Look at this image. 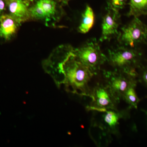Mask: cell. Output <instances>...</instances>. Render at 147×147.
<instances>
[{
  "label": "cell",
  "instance_id": "cell-1",
  "mask_svg": "<svg viewBox=\"0 0 147 147\" xmlns=\"http://www.w3.org/2000/svg\"><path fill=\"white\" fill-rule=\"evenodd\" d=\"M72 48L69 45L57 47L42 62V67L57 86L63 84L68 92L90 97L92 89L89 84L95 74L76 59Z\"/></svg>",
  "mask_w": 147,
  "mask_h": 147
},
{
  "label": "cell",
  "instance_id": "cell-2",
  "mask_svg": "<svg viewBox=\"0 0 147 147\" xmlns=\"http://www.w3.org/2000/svg\"><path fill=\"white\" fill-rule=\"evenodd\" d=\"M107 61L115 69L137 78L136 69L141 67L142 54L135 48L119 46L108 50Z\"/></svg>",
  "mask_w": 147,
  "mask_h": 147
},
{
  "label": "cell",
  "instance_id": "cell-3",
  "mask_svg": "<svg viewBox=\"0 0 147 147\" xmlns=\"http://www.w3.org/2000/svg\"><path fill=\"white\" fill-rule=\"evenodd\" d=\"M62 6L58 0H34L30 7L31 20L55 28L64 14Z\"/></svg>",
  "mask_w": 147,
  "mask_h": 147
},
{
  "label": "cell",
  "instance_id": "cell-4",
  "mask_svg": "<svg viewBox=\"0 0 147 147\" xmlns=\"http://www.w3.org/2000/svg\"><path fill=\"white\" fill-rule=\"evenodd\" d=\"M71 52L78 60L89 69L95 75L100 71L101 66L108 60L107 56L102 53L95 38L89 40L82 47L72 48Z\"/></svg>",
  "mask_w": 147,
  "mask_h": 147
},
{
  "label": "cell",
  "instance_id": "cell-5",
  "mask_svg": "<svg viewBox=\"0 0 147 147\" xmlns=\"http://www.w3.org/2000/svg\"><path fill=\"white\" fill-rule=\"evenodd\" d=\"M117 38L121 46L135 48L147 39V27L139 18L134 17L121 28Z\"/></svg>",
  "mask_w": 147,
  "mask_h": 147
},
{
  "label": "cell",
  "instance_id": "cell-6",
  "mask_svg": "<svg viewBox=\"0 0 147 147\" xmlns=\"http://www.w3.org/2000/svg\"><path fill=\"white\" fill-rule=\"evenodd\" d=\"M102 74L105 85L119 102L129 87L137 85V78L124 72L103 70Z\"/></svg>",
  "mask_w": 147,
  "mask_h": 147
},
{
  "label": "cell",
  "instance_id": "cell-7",
  "mask_svg": "<svg viewBox=\"0 0 147 147\" xmlns=\"http://www.w3.org/2000/svg\"><path fill=\"white\" fill-rule=\"evenodd\" d=\"M91 102L86 107L88 111L103 112L108 110H116L118 100L116 99L105 84H97L92 88Z\"/></svg>",
  "mask_w": 147,
  "mask_h": 147
},
{
  "label": "cell",
  "instance_id": "cell-8",
  "mask_svg": "<svg viewBox=\"0 0 147 147\" xmlns=\"http://www.w3.org/2000/svg\"><path fill=\"white\" fill-rule=\"evenodd\" d=\"M99 114L98 121L94 122L95 126L105 131L108 134H117L119 132L120 120L126 119L129 116L127 110L119 111L108 110L103 112H96Z\"/></svg>",
  "mask_w": 147,
  "mask_h": 147
},
{
  "label": "cell",
  "instance_id": "cell-9",
  "mask_svg": "<svg viewBox=\"0 0 147 147\" xmlns=\"http://www.w3.org/2000/svg\"><path fill=\"white\" fill-rule=\"evenodd\" d=\"M107 11L102 18L101 34L99 41H110L119 34L118 29L121 24V15L119 12L106 9Z\"/></svg>",
  "mask_w": 147,
  "mask_h": 147
},
{
  "label": "cell",
  "instance_id": "cell-10",
  "mask_svg": "<svg viewBox=\"0 0 147 147\" xmlns=\"http://www.w3.org/2000/svg\"><path fill=\"white\" fill-rule=\"evenodd\" d=\"M6 2L7 13L20 24L31 20L30 1L27 0H6Z\"/></svg>",
  "mask_w": 147,
  "mask_h": 147
},
{
  "label": "cell",
  "instance_id": "cell-11",
  "mask_svg": "<svg viewBox=\"0 0 147 147\" xmlns=\"http://www.w3.org/2000/svg\"><path fill=\"white\" fill-rule=\"evenodd\" d=\"M21 24L8 13L3 14L0 16V38L10 40L17 33Z\"/></svg>",
  "mask_w": 147,
  "mask_h": 147
},
{
  "label": "cell",
  "instance_id": "cell-12",
  "mask_svg": "<svg viewBox=\"0 0 147 147\" xmlns=\"http://www.w3.org/2000/svg\"><path fill=\"white\" fill-rule=\"evenodd\" d=\"M95 21L94 12L92 9L87 5L82 13V19L78 28L79 32L86 34L89 31L93 26Z\"/></svg>",
  "mask_w": 147,
  "mask_h": 147
},
{
  "label": "cell",
  "instance_id": "cell-13",
  "mask_svg": "<svg viewBox=\"0 0 147 147\" xmlns=\"http://www.w3.org/2000/svg\"><path fill=\"white\" fill-rule=\"evenodd\" d=\"M129 11L127 16L138 17L147 15V0H129Z\"/></svg>",
  "mask_w": 147,
  "mask_h": 147
},
{
  "label": "cell",
  "instance_id": "cell-14",
  "mask_svg": "<svg viewBox=\"0 0 147 147\" xmlns=\"http://www.w3.org/2000/svg\"><path fill=\"white\" fill-rule=\"evenodd\" d=\"M136 86L137 85H133L129 87L125 93L123 97L122 100L128 104L129 109H137L138 104L140 101L135 91Z\"/></svg>",
  "mask_w": 147,
  "mask_h": 147
},
{
  "label": "cell",
  "instance_id": "cell-15",
  "mask_svg": "<svg viewBox=\"0 0 147 147\" xmlns=\"http://www.w3.org/2000/svg\"><path fill=\"white\" fill-rule=\"evenodd\" d=\"M127 0H108L107 8L119 11L126 5Z\"/></svg>",
  "mask_w": 147,
  "mask_h": 147
},
{
  "label": "cell",
  "instance_id": "cell-16",
  "mask_svg": "<svg viewBox=\"0 0 147 147\" xmlns=\"http://www.w3.org/2000/svg\"><path fill=\"white\" fill-rule=\"evenodd\" d=\"M138 77L139 82L147 88V66L142 69L138 74Z\"/></svg>",
  "mask_w": 147,
  "mask_h": 147
},
{
  "label": "cell",
  "instance_id": "cell-17",
  "mask_svg": "<svg viewBox=\"0 0 147 147\" xmlns=\"http://www.w3.org/2000/svg\"><path fill=\"white\" fill-rule=\"evenodd\" d=\"M6 9V0H0V16L4 14L5 11Z\"/></svg>",
  "mask_w": 147,
  "mask_h": 147
},
{
  "label": "cell",
  "instance_id": "cell-18",
  "mask_svg": "<svg viewBox=\"0 0 147 147\" xmlns=\"http://www.w3.org/2000/svg\"><path fill=\"white\" fill-rule=\"evenodd\" d=\"M63 6H65L68 5L69 2L71 0H58Z\"/></svg>",
  "mask_w": 147,
  "mask_h": 147
}]
</instances>
